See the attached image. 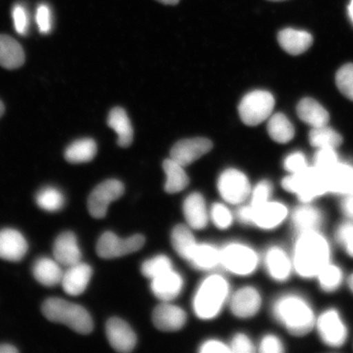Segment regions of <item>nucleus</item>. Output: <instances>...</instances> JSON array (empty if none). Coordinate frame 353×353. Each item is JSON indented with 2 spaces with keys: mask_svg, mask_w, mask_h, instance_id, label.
I'll use <instances>...</instances> for the list:
<instances>
[{
  "mask_svg": "<svg viewBox=\"0 0 353 353\" xmlns=\"http://www.w3.org/2000/svg\"><path fill=\"white\" fill-rule=\"evenodd\" d=\"M41 309L48 321L68 325L79 334H88L94 329L90 312L79 304L60 298H50L43 302Z\"/></svg>",
  "mask_w": 353,
  "mask_h": 353,
  "instance_id": "obj_2",
  "label": "nucleus"
},
{
  "mask_svg": "<svg viewBox=\"0 0 353 353\" xmlns=\"http://www.w3.org/2000/svg\"><path fill=\"white\" fill-rule=\"evenodd\" d=\"M317 328L322 341L330 347H341L346 341L345 325L338 312L332 309L326 311L320 316L317 321Z\"/></svg>",
  "mask_w": 353,
  "mask_h": 353,
  "instance_id": "obj_12",
  "label": "nucleus"
},
{
  "mask_svg": "<svg viewBox=\"0 0 353 353\" xmlns=\"http://www.w3.org/2000/svg\"><path fill=\"white\" fill-rule=\"evenodd\" d=\"M342 209L347 217L353 219V196L350 195L344 199Z\"/></svg>",
  "mask_w": 353,
  "mask_h": 353,
  "instance_id": "obj_51",
  "label": "nucleus"
},
{
  "mask_svg": "<svg viewBox=\"0 0 353 353\" xmlns=\"http://www.w3.org/2000/svg\"><path fill=\"white\" fill-rule=\"evenodd\" d=\"M335 82L339 90L347 99L353 101V64H346L342 66L336 73Z\"/></svg>",
  "mask_w": 353,
  "mask_h": 353,
  "instance_id": "obj_39",
  "label": "nucleus"
},
{
  "mask_svg": "<svg viewBox=\"0 0 353 353\" xmlns=\"http://www.w3.org/2000/svg\"><path fill=\"white\" fill-rule=\"evenodd\" d=\"M350 195L353 196V188H352V192H351Z\"/></svg>",
  "mask_w": 353,
  "mask_h": 353,
  "instance_id": "obj_58",
  "label": "nucleus"
},
{
  "mask_svg": "<svg viewBox=\"0 0 353 353\" xmlns=\"http://www.w3.org/2000/svg\"><path fill=\"white\" fill-rule=\"evenodd\" d=\"M273 313L276 320L296 336L310 332L315 323L311 307L304 300L294 295L278 300L273 307Z\"/></svg>",
  "mask_w": 353,
  "mask_h": 353,
  "instance_id": "obj_3",
  "label": "nucleus"
},
{
  "mask_svg": "<svg viewBox=\"0 0 353 353\" xmlns=\"http://www.w3.org/2000/svg\"><path fill=\"white\" fill-rule=\"evenodd\" d=\"M268 1H272V2H281V1H285V0H268Z\"/></svg>",
  "mask_w": 353,
  "mask_h": 353,
  "instance_id": "obj_57",
  "label": "nucleus"
},
{
  "mask_svg": "<svg viewBox=\"0 0 353 353\" xmlns=\"http://www.w3.org/2000/svg\"><path fill=\"white\" fill-rule=\"evenodd\" d=\"M336 236L339 242L346 249L347 254L353 257V224L341 225L338 229Z\"/></svg>",
  "mask_w": 353,
  "mask_h": 353,
  "instance_id": "obj_46",
  "label": "nucleus"
},
{
  "mask_svg": "<svg viewBox=\"0 0 353 353\" xmlns=\"http://www.w3.org/2000/svg\"><path fill=\"white\" fill-rule=\"evenodd\" d=\"M266 264L269 274L275 280L285 281L289 277L291 263L284 251L279 248H272L266 256Z\"/></svg>",
  "mask_w": 353,
  "mask_h": 353,
  "instance_id": "obj_31",
  "label": "nucleus"
},
{
  "mask_svg": "<svg viewBox=\"0 0 353 353\" xmlns=\"http://www.w3.org/2000/svg\"><path fill=\"white\" fill-rule=\"evenodd\" d=\"M97 152L98 147L94 139H79L66 148L65 159L72 164H83L91 161L95 157Z\"/></svg>",
  "mask_w": 353,
  "mask_h": 353,
  "instance_id": "obj_29",
  "label": "nucleus"
},
{
  "mask_svg": "<svg viewBox=\"0 0 353 353\" xmlns=\"http://www.w3.org/2000/svg\"><path fill=\"white\" fill-rule=\"evenodd\" d=\"M211 217L216 226L220 229H226L232 223L231 212L222 204H215L212 207Z\"/></svg>",
  "mask_w": 353,
  "mask_h": 353,
  "instance_id": "obj_41",
  "label": "nucleus"
},
{
  "mask_svg": "<svg viewBox=\"0 0 353 353\" xmlns=\"http://www.w3.org/2000/svg\"><path fill=\"white\" fill-rule=\"evenodd\" d=\"M348 285H350V289L353 292V274H352L350 277L348 278Z\"/></svg>",
  "mask_w": 353,
  "mask_h": 353,
  "instance_id": "obj_55",
  "label": "nucleus"
},
{
  "mask_svg": "<svg viewBox=\"0 0 353 353\" xmlns=\"http://www.w3.org/2000/svg\"><path fill=\"white\" fill-rule=\"evenodd\" d=\"M261 306V297L252 287L238 290L231 300L233 314L241 319H248L256 314Z\"/></svg>",
  "mask_w": 353,
  "mask_h": 353,
  "instance_id": "obj_18",
  "label": "nucleus"
},
{
  "mask_svg": "<svg viewBox=\"0 0 353 353\" xmlns=\"http://www.w3.org/2000/svg\"><path fill=\"white\" fill-rule=\"evenodd\" d=\"M309 142L317 149L331 148L336 150L343 143L342 136L327 125L312 128L309 134Z\"/></svg>",
  "mask_w": 353,
  "mask_h": 353,
  "instance_id": "obj_32",
  "label": "nucleus"
},
{
  "mask_svg": "<svg viewBox=\"0 0 353 353\" xmlns=\"http://www.w3.org/2000/svg\"><path fill=\"white\" fill-rule=\"evenodd\" d=\"M200 352L202 353L231 352V350L230 347L219 341H208L203 344Z\"/></svg>",
  "mask_w": 353,
  "mask_h": 353,
  "instance_id": "obj_49",
  "label": "nucleus"
},
{
  "mask_svg": "<svg viewBox=\"0 0 353 353\" xmlns=\"http://www.w3.org/2000/svg\"><path fill=\"white\" fill-rule=\"evenodd\" d=\"M319 276L321 288L327 292H332L341 285L343 274L341 269L334 265H325L319 272Z\"/></svg>",
  "mask_w": 353,
  "mask_h": 353,
  "instance_id": "obj_37",
  "label": "nucleus"
},
{
  "mask_svg": "<svg viewBox=\"0 0 353 353\" xmlns=\"http://www.w3.org/2000/svg\"><path fill=\"white\" fill-rule=\"evenodd\" d=\"M12 19L16 32L21 35L26 34L28 30L29 19L28 12L23 6L17 4L13 8Z\"/></svg>",
  "mask_w": 353,
  "mask_h": 353,
  "instance_id": "obj_43",
  "label": "nucleus"
},
{
  "mask_svg": "<svg viewBox=\"0 0 353 353\" xmlns=\"http://www.w3.org/2000/svg\"><path fill=\"white\" fill-rule=\"evenodd\" d=\"M37 23L39 32L41 34H48L52 30V15L50 8L46 4H41L37 8Z\"/></svg>",
  "mask_w": 353,
  "mask_h": 353,
  "instance_id": "obj_44",
  "label": "nucleus"
},
{
  "mask_svg": "<svg viewBox=\"0 0 353 353\" xmlns=\"http://www.w3.org/2000/svg\"><path fill=\"white\" fill-rule=\"evenodd\" d=\"M218 189L221 196L230 204H240L250 196L251 187L245 174L235 169H228L220 174Z\"/></svg>",
  "mask_w": 353,
  "mask_h": 353,
  "instance_id": "obj_9",
  "label": "nucleus"
},
{
  "mask_svg": "<svg viewBox=\"0 0 353 353\" xmlns=\"http://www.w3.org/2000/svg\"><path fill=\"white\" fill-rule=\"evenodd\" d=\"M108 125L117 132V143L123 148L130 147L134 140V130L125 109L114 108L108 117Z\"/></svg>",
  "mask_w": 353,
  "mask_h": 353,
  "instance_id": "obj_23",
  "label": "nucleus"
},
{
  "mask_svg": "<svg viewBox=\"0 0 353 353\" xmlns=\"http://www.w3.org/2000/svg\"><path fill=\"white\" fill-rule=\"evenodd\" d=\"M274 105L275 99L270 92L254 90L241 99L238 112L245 125L256 126L272 116Z\"/></svg>",
  "mask_w": 353,
  "mask_h": 353,
  "instance_id": "obj_6",
  "label": "nucleus"
},
{
  "mask_svg": "<svg viewBox=\"0 0 353 353\" xmlns=\"http://www.w3.org/2000/svg\"><path fill=\"white\" fill-rule=\"evenodd\" d=\"M32 272L34 279L39 283L46 287H54L61 284L63 270L61 265L52 259L41 257L35 260L33 264Z\"/></svg>",
  "mask_w": 353,
  "mask_h": 353,
  "instance_id": "obj_21",
  "label": "nucleus"
},
{
  "mask_svg": "<svg viewBox=\"0 0 353 353\" xmlns=\"http://www.w3.org/2000/svg\"><path fill=\"white\" fill-rule=\"evenodd\" d=\"M171 240L176 252L187 260L197 245L192 232L184 225H178L174 228Z\"/></svg>",
  "mask_w": 353,
  "mask_h": 353,
  "instance_id": "obj_34",
  "label": "nucleus"
},
{
  "mask_svg": "<svg viewBox=\"0 0 353 353\" xmlns=\"http://www.w3.org/2000/svg\"><path fill=\"white\" fill-rule=\"evenodd\" d=\"M144 243L145 238L142 235H134L121 239L116 234L107 232L99 238L96 250L101 258L116 259L136 252L142 248Z\"/></svg>",
  "mask_w": 353,
  "mask_h": 353,
  "instance_id": "obj_7",
  "label": "nucleus"
},
{
  "mask_svg": "<svg viewBox=\"0 0 353 353\" xmlns=\"http://www.w3.org/2000/svg\"><path fill=\"white\" fill-rule=\"evenodd\" d=\"M254 222L259 228H274L283 222L287 216L286 207L278 202L265 203L258 208H254Z\"/></svg>",
  "mask_w": 353,
  "mask_h": 353,
  "instance_id": "obj_24",
  "label": "nucleus"
},
{
  "mask_svg": "<svg viewBox=\"0 0 353 353\" xmlns=\"http://www.w3.org/2000/svg\"><path fill=\"white\" fill-rule=\"evenodd\" d=\"M125 192L121 181L109 179L97 186L88 199V209L92 217L103 219L107 215L110 203L118 200Z\"/></svg>",
  "mask_w": 353,
  "mask_h": 353,
  "instance_id": "obj_8",
  "label": "nucleus"
},
{
  "mask_svg": "<svg viewBox=\"0 0 353 353\" xmlns=\"http://www.w3.org/2000/svg\"><path fill=\"white\" fill-rule=\"evenodd\" d=\"M54 257L57 263L68 268L81 262L82 252L77 236L72 232H65L57 237L54 244Z\"/></svg>",
  "mask_w": 353,
  "mask_h": 353,
  "instance_id": "obj_16",
  "label": "nucleus"
},
{
  "mask_svg": "<svg viewBox=\"0 0 353 353\" xmlns=\"http://www.w3.org/2000/svg\"><path fill=\"white\" fill-rule=\"evenodd\" d=\"M213 148V143L205 138L183 139L174 144L170 152V158L186 167L199 160Z\"/></svg>",
  "mask_w": 353,
  "mask_h": 353,
  "instance_id": "obj_11",
  "label": "nucleus"
},
{
  "mask_svg": "<svg viewBox=\"0 0 353 353\" xmlns=\"http://www.w3.org/2000/svg\"><path fill=\"white\" fill-rule=\"evenodd\" d=\"M329 192L350 195L353 188V167L339 162L327 173Z\"/></svg>",
  "mask_w": 353,
  "mask_h": 353,
  "instance_id": "obj_27",
  "label": "nucleus"
},
{
  "mask_svg": "<svg viewBox=\"0 0 353 353\" xmlns=\"http://www.w3.org/2000/svg\"><path fill=\"white\" fill-rule=\"evenodd\" d=\"M183 284L182 277L171 269L152 279V290L158 299L170 301L180 294Z\"/></svg>",
  "mask_w": 353,
  "mask_h": 353,
  "instance_id": "obj_19",
  "label": "nucleus"
},
{
  "mask_svg": "<svg viewBox=\"0 0 353 353\" xmlns=\"http://www.w3.org/2000/svg\"><path fill=\"white\" fill-rule=\"evenodd\" d=\"M157 2L165 4V6H176L180 0H157Z\"/></svg>",
  "mask_w": 353,
  "mask_h": 353,
  "instance_id": "obj_53",
  "label": "nucleus"
},
{
  "mask_svg": "<svg viewBox=\"0 0 353 353\" xmlns=\"http://www.w3.org/2000/svg\"><path fill=\"white\" fill-rule=\"evenodd\" d=\"M183 213L188 224L196 230L204 229L208 224V213L204 197L200 193L189 195L183 204Z\"/></svg>",
  "mask_w": 353,
  "mask_h": 353,
  "instance_id": "obj_22",
  "label": "nucleus"
},
{
  "mask_svg": "<svg viewBox=\"0 0 353 353\" xmlns=\"http://www.w3.org/2000/svg\"><path fill=\"white\" fill-rule=\"evenodd\" d=\"M4 110H6V108H4V105L2 101H0V117L3 116Z\"/></svg>",
  "mask_w": 353,
  "mask_h": 353,
  "instance_id": "obj_56",
  "label": "nucleus"
},
{
  "mask_svg": "<svg viewBox=\"0 0 353 353\" xmlns=\"http://www.w3.org/2000/svg\"><path fill=\"white\" fill-rule=\"evenodd\" d=\"M228 270L238 275H248L258 264L257 254L249 247L233 244L221 253V261Z\"/></svg>",
  "mask_w": 353,
  "mask_h": 353,
  "instance_id": "obj_10",
  "label": "nucleus"
},
{
  "mask_svg": "<svg viewBox=\"0 0 353 353\" xmlns=\"http://www.w3.org/2000/svg\"><path fill=\"white\" fill-rule=\"evenodd\" d=\"M231 352L251 353L254 352L253 343L250 339L243 334L234 337L230 347Z\"/></svg>",
  "mask_w": 353,
  "mask_h": 353,
  "instance_id": "obj_47",
  "label": "nucleus"
},
{
  "mask_svg": "<svg viewBox=\"0 0 353 353\" xmlns=\"http://www.w3.org/2000/svg\"><path fill=\"white\" fill-rule=\"evenodd\" d=\"M171 269L170 259L165 255H160L144 262L142 266V272L145 276L154 279Z\"/></svg>",
  "mask_w": 353,
  "mask_h": 353,
  "instance_id": "obj_38",
  "label": "nucleus"
},
{
  "mask_svg": "<svg viewBox=\"0 0 353 353\" xmlns=\"http://www.w3.org/2000/svg\"><path fill=\"white\" fill-rule=\"evenodd\" d=\"M228 293L227 281L212 276L203 282L194 299V310L201 319H214L222 308Z\"/></svg>",
  "mask_w": 353,
  "mask_h": 353,
  "instance_id": "obj_5",
  "label": "nucleus"
},
{
  "mask_svg": "<svg viewBox=\"0 0 353 353\" xmlns=\"http://www.w3.org/2000/svg\"><path fill=\"white\" fill-rule=\"evenodd\" d=\"M272 187L268 181H262L255 187L251 199V206L254 208L263 205L267 203L271 196Z\"/></svg>",
  "mask_w": 353,
  "mask_h": 353,
  "instance_id": "obj_42",
  "label": "nucleus"
},
{
  "mask_svg": "<svg viewBox=\"0 0 353 353\" xmlns=\"http://www.w3.org/2000/svg\"><path fill=\"white\" fill-rule=\"evenodd\" d=\"M19 350H17L16 347L11 345L8 343L0 344V353H17Z\"/></svg>",
  "mask_w": 353,
  "mask_h": 353,
  "instance_id": "obj_52",
  "label": "nucleus"
},
{
  "mask_svg": "<svg viewBox=\"0 0 353 353\" xmlns=\"http://www.w3.org/2000/svg\"><path fill=\"white\" fill-rule=\"evenodd\" d=\"M282 187L297 194L300 201L309 202L329 192L327 174L315 166H307L299 173L286 176L282 181Z\"/></svg>",
  "mask_w": 353,
  "mask_h": 353,
  "instance_id": "obj_4",
  "label": "nucleus"
},
{
  "mask_svg": "<svg viewBox=\"0 0 353 353\" xmlns=\"http://www.w3.org/2000/svg\"><path fill=\"white\" fill-rule=\"evenodd\" d=\"M35 202L39 208L47 212H57L63 208L65 196L59 188L47 186L35 195Z\"/></svg>",
  "mask_w": 353,
  "mask_h": 353,
  "instance_id": "obj_35",
  "label": "nucleus"
},
{
  "mask_svg": "<svg viewBox=\"0 0 353 353\" xmlns=\"http://www.w3.org/2000/svg\"><path fill=\"white\" fill-rule=\"evenodd\" d=\"M260 352L264 353H278L283 352V346L279 341L273 335H268L265 337L260 345Z\"/></svg>",
  "mask_w": 353,
  "mask_h": 353,
  "instance_id": "obj_48",
  "label": "nucleus"
},
{
  "mask_svg": "<svg viewBox=\"0 0 353 353\" xmlns=\"http://www.w3.org/2000/svg\"><path fill=\"white\" fill-rule=\"evenodd\" d=\"M28 250L26 238L16 229L0 230V259L10 262H19Z\"/></svg>",
  "mask_w": 353,
  "mask_h": 353,
  "instance_id": "obj_14",
  "label": "nucleus"
},
{
  "mask_svg": "<svg viewBox=\"0 0 353 353\" xmlns=\"http://www.w3.org/2000/svg\"><path fill=\"white\" fill-rule=\"evenodd\" d=\"M339 158L334 149H319L314 157V166L327 174L339 164Z\"/></svg>",
  "mask_w": 353,
  "mask_h": 353,
  "instance_id": "obj_40",
  "label": "nucleus"
},
{
  "mask_svg": "<svg viewBox=\"0 0 353 353\" xmlns=\"http://www.w3.org/2000/svg\"><path fill=\"white\" fill-rule=\"evenodd\" d=\"M152 319L157 329L170 332L183 327L187 321V314L179 307L162 303L154 308Z\"/></svg>",
  "mask_w": 353,
  "mask_h": 353,
  "instance_id": "obj_17",
  "label": "nucleus"
},
{
  "mask_svg": "<svg viewBox=\"0 0 353 353\" xmlns=\"http://www.w3.org/2000/svg\"><path fill=\"white\" fill-rule=\"evenodd\" d=\"M188 261L201 269L214 268L221 261V253L209 245H196L192 250Z\"/></svg>",
  "mask_w": 353,
  "mask_h": 353,
  "instance_id": "obj_36",
  "label": "nucleus"
},
{
  "mask_svg": "<svg viewBox=\"0 0 353 353\" xmlns=\"http://www.w3.org/2000/svg\"><path fill=\"white\" fill-rule=\"evenodd\" d=\"M277 39L286 52L294 56L303 54L311 47L313 42L311 34L292 28L281 30Z\"/></svg>",
  "mask_w": 353,
  "mask_h": 353,
  "instance_id": "obj_20",
  "label": "nucleus"
},
{
  "mask_svg": "<svg viewBox=\"0 0 353 353\" xmlns=\"http://www.w3.org/2000/svg\"><path fill=\"white\" fill-rule=\"evenodd\" d=\"M329 259V245L323 236L316 231L300 234L294 257V268L300 276H317Z\"/></svg>",
  "mask_w": 353,
  "mask_h": 353,
  "instance_id": "obj_1",
  "label": "nucleus"
},
{
  "mask_svg": "<svg viewBox=\"0 0 353 353\" xmlns=\"http://www.w3.org/2000/svg\"><path fill=\"white\" fill-rule=\"evenodd\" d=\"M268 132L273 141L278 143H287L294 136V128L285 114H272L268 123Z\"/></svg>",
  "mask_w": 353,
  "mask_h": 353,
  "instance_id": "obj_30",
  "label": "nucleus"
},
{
  "mask_svg": "<svg viewBox=\"0 0 353 353\" xmlns=\"http://www.w3.org/2000/svg\"><path fill=\"white\" fill-rule=\"evenodd\" d=\"M293 223L297 231L303 232L316 231L320 226L321 216L320 212L312 207H299L293 214Z\"/></svg>",
  "mask_w": 353,
  "mask_h": 353,
  "instance_id": "obj_33",
  "label": "nucleus"
},
{
  "mask_svg": "<svg viewBox=\"0 0 353 353\" xmlns=\"http://www.w3.org/2000/svg\"><path fill=\"white\" fill-rule=\"evenodd\" d=\"M105 332L108 341L114 350L130 352L136 346L137 337L130 326L117 317H112L107 322Z\"/></svg>",
  "mask_w": 353,
  "mask_h": 353,
  "instance_id": "obj_13",
  "label": "nucleus"
},
{
  "mask_svg": "<svg viewBox=\"0 0 353 353\" xmlns=\"http://www.w3.org/2000/svg\"><path fill=\"white\" fill-rule=\"evenodd\" d=\"M284 167L291 174H297L307 167L306 158L301 152H294L289 154L284 161Z\"/></svg>",
  "mask_w": 353,
  "mask_h": 353,
  "instance_id": "obj_45",
  "label": "nucleus"
},
{
  "mask_svg": "<svg viewBox=\"0 0 353 353\" xmlns=\"http://www.w3.org/2000/svg\"><path fill=\"white\" fill-rule=\"evenodd\" d=\"M24 63L25 52L21 44L8 35L0 34V65L14 70Z\"/></svg>",
  "mask_w": 353,
  "mask_h": 353,
  "instance_id": "obj_25",
  "label": "nucleus"
},
{
  "mask_svg": "<svg viewBox=\"0 0 353 353\" xmlns=\"http://www.w3.org/2000/svg\"><path fill=\"white\" fill-rule=\"evenodd\" d=\"M238 218H239L242 223H254V210L253 207L251 205L242 207L239 212H238Z\"/></svg>",
  "mask_w": 353,
  "mask_h": 353,
  "instance_id": "obj_50",
  "label": "nucleus"
},
{
  "mask_svg": "<svg viewBox=\"0 0 353 353\" xmlns=\"http://www.w3.org/2000/svg\"><path fill=\"white\" fill-rule=\"evenodd\" d=\"M347 12H348V16H350V19L353 23V0H351L350 4H348Z\"/></svg>",
  "mask_w": 353,
  "mask_h": 353,
  "instance_id": "obj_54",
  "label": "nucleus"
},
{
  "mask_svg": "<svg viewBox=\"0 0 353 353\" xmlns=\"http://www.w3.org/2000/svg\"><path fill=\"white\" fill-rule=\"evenodd\" d=\"M163 169L166 174L165 192L174 194L182 192L189 184L188 176L184 167L173 159H167L163 163Z\"/></svg>",
  "mask_w": 353,
  "mask_h": 353,
  "instance_id": "obj_28",
  "label": "nucleus"
},
{
  "mask_svg": "<svg viewBox=\"0 0 353 353\" xmlns=\"http://www.w3.org/2000/svg\"><path fill=\"white\" fill-rule=\"evenodd\" d=\"M297 114L300 120L312 128L328 125L330 116L327 110L314 99L306 98L299 101Z\"/></svg>",
  "mask_w": 353,
  "mask_h": 353,
  "instance_id": "obj_26",
  "label": "nucleus"
},
{
  "mask_svg": "<svg viewBox=\"0 0 353 353\" xmlns=\"http://www.w3.org/2000/svg\"><path fill=\"white\" fill-rule=\"evenodd\" d=\"M92 274L91 267L85 263H78L66 268L61 281L64 292L70 296L81 295L87 289Z\"/></svg>",
  "mask_w": 353,
  "mask_h": 353,
  "instance_id": "obj_15",
  "label": "nucleus"
}]
</instances>
